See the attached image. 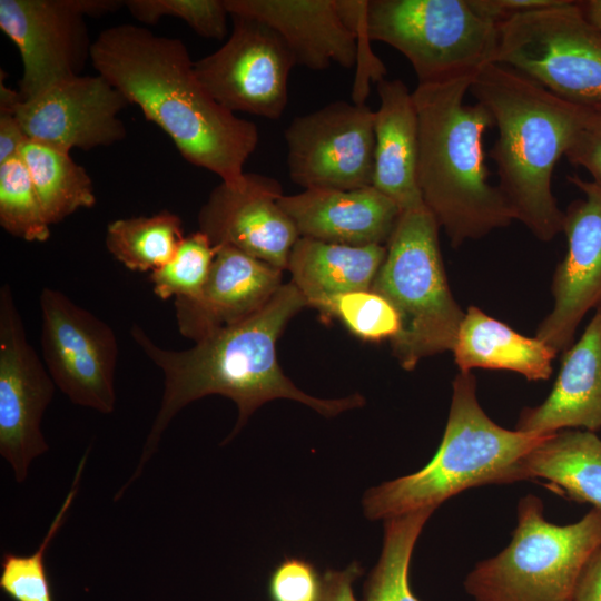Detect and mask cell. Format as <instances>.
Segmentation results:
<instances>
[{
    "mask_svg": "<svg viewBox=\"0 0 601 601\" xmlns=\"http://www.w3.org/2000/svg\"><path fill=\"white\" fill-rule=\"evenodd\" d=\"M308 303L290 282L250 317L224 327L184 351L162 348L139 325L131 337L164 374V394L132 475L115 495L118 500L142 473L170 421L187 404L219 394L235 402L238 418L223 444L237 435L249 416L263 404L287 398L303 403L325 417L362 407L358 393L342 398H318L304 393L280 368L276 343L288 322Z\"/></svg>",
    "mask_w": 601,
    "mask_h": 601,
    "instance_id": "obj_1",
    "label": "cell"
},
{
    "mask_svg": "<svg viewBox=\"0 0 601 601\" xmlns=\"http://www.w3.org/2000/svg\"><path fill=\"white\" fill-rule=\"evenodd\" d=\"M90 61L168 135L189 164L229 185L243 178L244 165L258 144L257 126L208 93L180 39L122 23L98 35Z\"/></svg>",
    "mask_w": 601,
    "mask_h": 601,
    "instance_id": "obj_2",
    "label": "cell"
},
{
    "mask_svg": "<svg viewBox=\"0 0 601 601\" xmlns=\"http://www.w3.org/2000/svg\"><path fill=\"white\" fill-rule=\"evenodd\" d=\"M470 92L497 129L490 157L514 219L538 239H553L562 231L564 211L553 195L552 176L578 132L584 106L495 62L476 75Z\"/></svg>",
    "mask_w": 601,
    "mask_h": 601,
    "instance_id": "obj_3",
    "label": "cell"
},
{
    "mask_svg": "<svg viewBox=\"0 0 601 601\" xmlns=\"http://www.w3.org/2000/svg\"><path fill=\"white\" fill-rule=\"evenodd\" d=\"M473 77L417 83V180L423 203L452 247L479 239L514 220L497 185L490 183L483 137L494 126L480 102L465 104Z\"/></svg>",
    "mask_w": 601,
    "mask_h": 601,
    "instance_id": "obj_4",
    "label": "cell"
},
{
    "mask_svg": "<svg viewBox=\"0 0 601 601\" xmlns=\"http://www.w3.org/2000/svg\"><path fill=\"white\" fill-rule=\"evenodd\" d=\"M452 385L449 417L434 456L415 473L368 489L362 501L367 519L437 509L467 489L516 482L522 459L551 435L494 423L477 402L472 372H460Z\"/></svg>",
    "mask_w": 601,
    "mask_h": 601,
    "instance_id": "obj_5",
    "label": "cell"
},
{
    "mask_svg": "<svg viewBox=\"0 0 601 601\" xmlns=\"http://www.w3.org/2000/svg\"><path fill=\"white\" fill-rule=\"evenodd\" d=\"M356 39L384 42L412 65L417 83L473 77L495 62L499 24L472 0H335Z\"/></svg>",
    "mask_w": 601,
    "mask_h": 601,
    "instance_id": "obj_6",
    "label": "cell"
},
{
    "mask_svg": "<svg viewBox=\"0 0 601 601\" xmlns=\"http://www.w3.org/2000/svg\"><path fill=\"white\" fill-rule=\"evenodd\" d=\"M439 230L426 207L402 211L371 287L398 314L400 331L390 343L406 371L425 357L452 352L465 314L447 283Z\"/></svg>",
    "mask_w": 601,
    "mask_h": 601,
    "instance_id": "obj_7",
    "label": "cell"
},
{
    "mask_svg": "<svg viewBox=\"0 0 601 601\" xmlns=\"http://www.w3.org/2000/svg\"><path fill=\"white\" fill-rule=\"evenodd\" d=\"M542 501L532 494L518 504V523L509 545L480 561L464 589L474 601H568L591 556L601 549V510L558 525L545 520Z\"/></svg>",
    "mask_w": 601,
    "mask_h": 601,
    "instance_id": "obj_8",
    "label": "cell"
},
{
    "mask_svg": "<svg viewBox=\"0 0 601 601\" xmlns=\"http://www.w3.org/2000/svg\"><path fill=\"white\" fill-rule=\"evenodd\" d=\"M495 63L569 102L601 104V32L578 1L560 0L499 23Z\"/></svg>",
    "mask_w": 601,
    "mask_h": 601,
    "instance_id": "obj_9",
    "label": "cell"
},
{
    "mask_svg": "<svg viewBox=\"0 0 601 601\" xmlns=\"http://www.w3.org/2000/svg\"><path fill=\"white\" fill-rule=\"evenodd\" d=\"M124 6L120 0H0V28L21 57L22 100L81 75L92 46L86 18Z\"/></svg>",
    "mask_w": 601,
    "mask_h": 601,
    "instance_id": "obj_10",
    "label": "cell"
},
{
    "mask_svg": "<svg viewBox=\"0 0 601 601\" xmlns=\"http://www.w3.org/2000/svg\"><path fill=\"white\" fill-rule=\"evenodd\" d=\"M39 305L42 357L56 386L73 404L112 413L118 357L112 328L50 287L42 288Z\"/></svg>",
    "mask_w": 601,
    "mask_h": 601,
    "instance_id": "obj_11",
    "label": "cell"
},
{
    "mask_svg": "<svg viewBox=\"0 0 601 601\" xmlns=\"http://www.w3.org/2000/svg\"><path fill=\"white\" fill-rule=\"evenodd\" d=\"M374 116L365 104L333 101L285 129L288 176L304 189L372 186Z\"/></svg>",
    "mask_w": 601,
    "mask_h": 601,
    "instance_id": "obj_12",
    "label": "cell"
},
{
    "mask_svg": "<svg viewBox=\"0 0 601 601\" xmlns=\"http://www.w3.org/2000/svg\"><path fill=\"white\" fill-rule=\"evenodd\" d=\"M231 32L216 51L194 62L208 93L233 114L278 119L287 105L288 78L295 58L267 24L230 16Z\"/></svg>",
    "mask_w": 601,
    "mask_h": 601,
    "instance_id": "obj_13",
    "label": "cell"
},
{
    "mask_svg": "<svg viewBox=\"0 0 601 601\" xmlns=\"http://www.w3.org/2000/svg\"><path fill=\"white\" fill-rule=\"evenodd\" d=\"M55 382L27 339L8 283L0 288V454L22 483L31 462L49 450L41 432Z\"/></svg>",
    "mask_w": 601,
    "mask_h": 601,
    "instance_id": "obj_14",
    "label": "cell"
},
{
    "mask_svg": "<svg viewBox=\"0 0 601 601\" xmlns=\"http://www.w3.org/2000/svg\"><path fill=\"white\" fill-rule=\"evenodd\" d=\"M127 98L104 76H75L21 100L17 118L29 140L70 152L110 146L126 137L118 117Z\"/></svg>",
    "mask_w": 601,
    "mask_h": 601,
    "instance_id": "obj_15",
    "label": "cell"
},
{
    "mask_svg": "<svg viewBox=\"0 0 601 601\" xmlns=\"http://www.w3.org/2000/svg\"><path fill=\"white\" fill-rule=\"evenodd\" d=\"M568 180L583 198L564 211L568 249L552 278L553 308L535 334L556 354L573 344L581 321L601 304V186L577 175Z\"/></svg>",
    "mask_w": 601,
    "mask_h": 601,
    "instance_id": "obj_16",
    "label": "cell"
},
{
    "mask_svg": "<svg viewBox=\"0 0 601 601\" xmlns=\"http://www.w3.org/2000/svg\"><path fill=\"white\" fill-rule=\"evenodd\" d=\"M282 196L278 180L257 173H245L235 185L221 181L198 211V230L214 246L235 247L284 270L300 236L279 206Z\"/></svg>",
    "mask_w": 601,
    "mask_h": 601,
    "instance_id": "obj_17",
    "label": "cell"
},
{
    "mask_svg": "<svg viewBox=\"0 0 601 601\" xmlns=\"http://www.w3.org/2000/svg\"><path fill=\"white\" fill-rule=\"evenodd\" d=\"M283 269L231 246H218L199 294L174 300L179 333L199 342L260 311L279 290Z\"/></svg>",
    "mask_w": 601,
    "mask_h": 601,
    "instance_id": "obj_18",
    "label": "cell"
},
{
    "mask_svg": "<svg viewBox=\"0 0 601 601\" xmlns=\"http://www.w3.org/2000/svg\"><path fill=\"white\" fill-rule=\"evenodd\" d=\"M229 16L256 19L276 31L296 65L325 70L332 63L353 68L358 42L335 0H224Z\"/></svg>",
    "mask_w": 601,
    "mask_h": 601,
    "instance_id": "obj_19",
    "label": "cell"
},
{
    "mask_svg": "<svg viewBox=\"0 0 601 601\" xmlns=\"http://www.w3.org/2000/svg\"><path fill=\"white\" fill-rule=\"evenodd\" d=\"M279 206L299 236L349 245H386L401 210L373 186L342 189H304L284 195Z\"/></svg>",
    "mask_w": 601,
    "mask_h": 601,
    "instance_id": "obj_20",
    "label": "cell"
},
{
    "mask_svg": "<svg viewBox=\"0 0 601 601\" xmlns=\"http://www.w3.org/2000/svg\"><path fill=\"white\" fill-rule=\"evenodd\" d=\"M601 431V304L563 354L552 391L538 406L524 407L518 431L552 434L561 430Z\"/></svg>",
    "mask_w": 601,
    "mask_h": 601,
    "instance_id": "obj_21",
    "label": "cell"
},
{
    "mask_svg": "<svg viewBox=\"0 0 601 601\" xmlns=\"http://www.w3.org/2000/svg\"><path fill=\"white\" fill-rule=\"evenodd\" d=\"M380 99L374 116V168L372 186L402 211L425 207L417 180L418 119L407 86L400 79L376 85Z\"/></svg>",
    "mask_w": 601,
    "mask_h": 601,
    "instance_id": "obj_22",
    "label": "cell"
},
{
    "mask_svg": "<svg viewBox=\"0 0 601 601\" xmlns=\"http://www.w3.org/2000/svg\"><path fill=\"white\" fill-rule=\"evenodd\" d=\"M386 245L349 246L299 237L287 268L308 307L345 293L370 290L385 259Z\"/></svg>",
    "mask_w": 601,
    "mask_h": 601,
    "instance_id": "obj_23",
    "label": "cell"
},
{
    "mask_svg": "<svg viewBox=\"0 0 601 601\" xmlns=\"http://www.w3.org/2000/svg\"><path fill=\"white\" fill-rule=\"evenodd\" d=\"M452 353L460 372L505 370L529 381L548 380L558 355L536 336H524L476 306L465 311Z\"/></svg>",
    "mask_w": 601,
    "mask_h": 601,
    "instance_id": "obj_24",
    "label": "cell"
},
{
    "mask_svg": "<svg viewBox=\"0 0 601 601\" xmlns=\"http://www.w3.org/2000/svg\"><path fill=\"white\" fill-rule=\"evenodd\" d=\"M543 479L572 500L601 510V439L593 432L561 430L520 462L519 481Z\"/></svg>",
    "mask_w": 601,
    "mask_h": 601,
    "instance_id": "obj_25",
    "label": "cell"
},
{
    "mask_svg": "<svg viewBox=\"0 0 601 601\" xmlns=\"http://www.w3.org/2000/svg\"><path fill=\"white\" fill-rule=\"evenodd\" d=\"M19 157L24 162L50 225L96 204L87 170L69 152L27 140Z\"/></svg>",
    "mask_w": 601,
    "mask_h": 601,
    "instance_id": "obj_26",
    "label": "cell"
},
{
    "mask_svg": "<svg viewBox=\"0 0 601 601\" xmlns=\"http://www.w3.org/2000/svg\"><path fill=\"white\" fill-rule=\"evenodd\" d=\"M184 237L181 218L164 209L152 216L111 221L105 242L108 252L126 268L145 273L167 264Z\"/></svg>",
    "mask_w": 601,
    "mask_h": 601,
    "instance_id": "obj_27",
    "label": "cell"
},
{
    "mask_svg": "<svg viewBox=\"0 0 601 601\" xmlns=\"http://www.w3.org/2000/svg\"><path fill=\"white\" fill-rule=\"evenodd\" d=\"M434 511L421 509L385 520L382 552L365 581L362 601H420L410 585V563Z\"/></svg>",
    "mask_w": 601,
    "mask_h": 601,
    "instance_id": "obj_28",
    "label": "cell"
},
{
    "mask_svg": "<svg viewBox=\"0 0 601 601\" xmlns=\"http://www.w3.org/2000/svg\"><path fill=\"white\" fill-rule=\"evenodd\" d=\"M87 457L88 451L80 460L72 485L37 550L28 555L3 553L0 588L13 601H53L45 564L46 552L77 495Z\"/></svg>",
    "mask_w": 601,
    "mask_h": 601,
    "instance_id": "obj_29",
    "label": "cell"
},
{
    "mask_svg": "<svg viewBox=\"0 0 601 601\" xmlns=\"http://www.w3.org/2000/svg\"><path fill=\"white\" fill-rule=\"evenodd\" d=\"M0 225L26 242H46L51 235V225L20 157L0 164Z\"/></svg>",
    "mask_w": 601,
    "mask_h": 601,
    "instance_id": "obj_30",
    "label": "cell"
},
{
    "mask_svg": "<svg viewBox=\"0 0 601 601\" xmlns=\"http://www.w3.org/2000/svg\"><path fill=\"white\" fill-rule=\"evenodd\" d=\"M218 246L197 230L184 237L171 259L150 273L152 290L160 299L193 298L205 285Z\"/></svg>",
    "mask_w": 601,
    "mask_h": 601,
    "instance_id": "obj_31",
    "label": "cell"
},
{
    "mask_svg": "<svg viewBox=\"0 0 601 601\" xmlns=\"http://www.w3.org/2000/svg\"><path fill=\"white\" fill-rule=\"evenodd\" d=\"M316 309L324 316L339 319L352 334L364 341L391 342L400 331V317L395 308L371 289L333 296Z\"/></svg>",
    "mask_w": 601,
    "mask_h": 601,
    "instance_id": "obj_32",
    "label": "cell"
},
{
    "mask_svg": "<svg viewBox=\"0 0 601 601\" xmlns=\"http://www.w3.org/2000/svg\"><path fill=\"white\" fill-rule=\"evenodd\" d=\"M125 7L138 21L155 24L162 17L184 20L196 33L221 40L227 33L224 0H127Z\"/></svg>",
    "mask_w": 601,
    "mask_h": 601,
    "instance_id": "obj_33",
    "label": "cell"
},
{
    "mask_svg": "<svg viewBox=\"0 0 601 601\" xmlns=\"http://www.w3.org/2000/svg\"><path fill=\"white\" fill-rule=\"evenodd\" d=\"M322 590V575L309 561L300 558L284 559L268 581L270 601H319Z\"/></svg>",
    "mask_w": 601,
    "mask_h": 601,
    "instance_id": "obj_34",
    "label": "cell"
},
{
    "mask_svg": "<svg viewBox=\"0 0 601 601\" xmlns=\"http://www.w3.org/2000/svg\"><path fill=\"white\" fill-rule=\"evenodd\" d=\"M565 157L571 165L585 169L601 186V104L584 106L583 118Z\"/></svg>",
    "mask_w": 601,
    "mask_h": 601,
    "instance_id": "obj_35",
    "label": "cell"
},
{
    "mask_svg": "<svg viewBox=\"0 0 601 601\" xmlns=\"http://www.w3.org/2000/svg\"><path fill=\"white\" fill-rule=\"evenodd\" d=\"M22 100L19 91L12 90L0 81V164L17 158L23 145L26 136L16 115V108Z\"/></svg>",
    "mask_w": 601,
    "mask_h": 601,
    "instance_id": "obj_36",
    "label": "cell"
},
{
    "mask_svg": "<svg viewBox=\"0 0 601 601\" xmlns=\"http://www.w3.org/2000/svg\"><path fill=\"white\" fill-rule=\"evenodd\" d=\"M362 574L363 569L356 561L343 570L325 571L319 601H356L353 585Z\"/></svg>",
    "mask_w": 601,
    "mask_h": 601,
    "instance_id": "obj_37",
    "label": "cell"
},
{
    "mask_svg": "<svg viewBox=\"0 0 601 601\" xmlns=\"http://www.w3.org/2000/svg\"><path fill=\"white\" fill-rule=\"evenodd\" d=\"M560 0H472L475 9L497 24L509 18L554 6Z\"/></svg>",
    "mask_w": 601,
    "mask_h": 601,
    "instance_id": "obj_38",
    "label": "cell"
},
{
    "mask_svg": "<svg viewBox=\"0 0 601 601\" xmlns=\"http://www.w3.org/2000/svg\"><path fill=\"white\" fill-rule=\"evenodd\" d=\"M568 601H601V549L583 568Z\"/></svg>",
    "mask_w": 601,
    "mask_h": 601,
    "instance_id": "obj_39",
    "label": "cell"
},
{
    "mask_svg": "<svg viewBox=\"0 0 601 601\" xmlns=\"http://www.w3.org/2000/svg\"><path fill=\"white\" fill-rule=\"evenodd\" d=\"M578 3L585 19L601 32V0H581Z\"/></svg>",
    "mask_w": 601,
    "mask_h": 601,
    "instance_id": "obj_40",
    "label": "cell"
}]
</instances>
